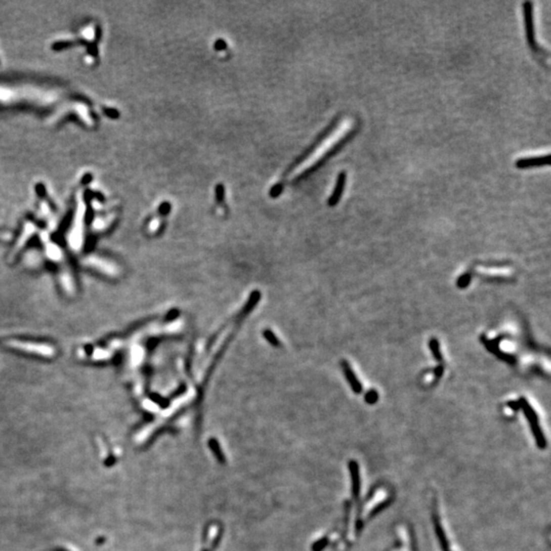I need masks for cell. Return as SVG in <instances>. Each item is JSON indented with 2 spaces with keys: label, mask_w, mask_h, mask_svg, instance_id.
Wrapping results in <instances>:
<instances>
[{
  "label": "cell",
  "mask_w": 551,
  "mask_h": 551,
  "mask_svg": "<svg viewBox=\"0 0 551 551\" xmlns=\"http://www.w3.org/2000/svg\"><path fill=\"white\" fill-rule=\"evenodd\" d=\"M508 406H510V407H512L513 409L517 410V409H518V408L520 407V404H519V402H518V401H512V402H510V403H508Z\"/></svg>",
  "instance_id": "cell-13"
},
{
  "label": "cell",
  "mask_w": 551,
  "mask_h": 551,
  "mask_svg": "<svg viewBox=\"0 0 551 551\" xmlns=\"http://www.w3.org/2000/svg\"><path fill=\"white\" fill-rule=\"evenodd\" d=\"M342 366H343V372H344V375L347 379V381L349 382L352 390L356 393V394H359L362 392V386L360 384V382L358 381V379L356 378V376L354 375L352 369L350 367L349 363L347 361H343L342 362Z\"/></svg>",
  "instance_id": "cell-7"
},
{
  "label": "cell",
  "mask_w": 551,
  "mask_h": 551,
  "mask_svg": "<svg viewBox=\"0 0 551 551\" xmlns=\"http://www.w3.org/2000/svg\"><path fill=\"white\" fill-rule=\"evenodd\" d=\"M470 282H471V275L465 274V275H463V276H461L459 278V280L457 282V286L459 288H465L469 285Z\"/></svg>",
  "instance_id": "cell-11"
},
{
  "label": "cell",
  "mask_w": 551,
  "mask_h": 551,
  "mask_svg": "<svg viewBox=\"0 0 551 551\" xmlns=\"http://www.w3.org/2000/svg\"><path fill=\"white\" fill-rule=\"evenodd\" d=\"M518 402H519L520 407L523 409L526 417L528 418V420L530 422L531 430H532V432L534 434V437L537 440L538 446L541 447V448H544L545 445H546V441H545L544 435H543V433L541 431V428L539 426V420H538V416H537L536 412L534 411L533 407L529 404V402L524 397H522Z\"/></svg>",
  "instance_id": "cell-2"
},
{
  "label": "cell",
  "mask_w": 551,
  "mask_h": 551,
  "mask_svg": "<svg viewBox=\"0 0 551 551\" xmlns=\"http://www.w3.org/2000/svg\"><path fill=\"white\" fill-rule=\"evenodd\" d=\"M84 264L88 267H91L93 269H96L99 272L111 274L112 273V267L107 263V261L103 260L102 258L91 256L84 260Z\"/></svg>",
  "instance_id": "cell-6"
},
{
  "label": "cell",
  "mask_w": 551,
  "mask_h": 551,
  "mask_svg": "<svg viewBox=\"0 0 551 551\" xmlns=\"http://www.w3.org/2000/svg\"><path fill=\"white\" fill-rule=\"evenodd\" d=\"M523 13H524V22H525V29H526V36L529 42V45L531 46L532 50L536 53H539L543 55L542 49L539 47V45L536 42L535 38V27H534V20H533V5L532 3H525L523 5Z\"/></svg>",
  "instance_id": "cell-3"
},
{
  "label": "cell",
  "mask_w": 551,
  "mask_h": 551,
  "mask_svg": "<svg viewBox=\"0 0 551 551\" xmlns=\"http://www.w3.org/2000/svg\"><path fill=\"white\" fill-rule=\"evenodd\" d=\"M264 336L272 345H274V346H279L280 345L279 339L276 337V335L271 330L264 331Z\"/></svg>",
  "instance_id": "cell-9"
},
{
  "label": "cell",
  "mask_w": 551,
  "mask_h": 551,
  "mask_svg": "<svg viewBox=\"0 0 551 551\" xmlns=\"http://www.w3.org/2000/svg\"><path fill=\"white\" fill-rule=\"evenodd\" d=\"M9 346L19 349L28 353L45 356V357H52L55 354V348L48 344H42V343H35V342H28V341H20V340H11L7 343Z\"/></svg>",
  "instance_id": "cell-1"
},
{
  "label": "cell",
  "mask_w": 551,
  "mask_h": 551,
  "mask_svg": "<svg viewBox=\"0 0 551 551\" xmlns=\"http://www.w3.org/2000/svg\"><path fill=\"white\" fill-rule=\"evenodd\" d=\"M345 183H346V173L341 172L337 177L335 189H334L331 197L328 200L329 206H335L339 202V200L341 199V196L343 194V191H344Z\"/></svg>",
  "instance_id": "cell-5"
},
{
  "label": "cell",
  "mask_w": 551,
  "mask_h": 551,
  "mask_svg": "<svg viewBox=\"0 0 551 551\" xmlns=\"http://www.w3.org/2000/svg\"><path fill=\"white\" fill-rule=\"evenodd\" d=\"M547 164H549V154L533 156V157H524L516 161V166L521 169L537 167V166H542Z\"/></svg>",
  "instance_id": "cell-4"
},
{
  "label": "cell",
  "mask_w": 551,
  "mask_h": 551,
  "mask_svg": "<svg viewBox=\"0 0 551 551\" xmlns=\"http://www.w3.org/2000/svg\"><path fill=\"white\" fill-rule=\"evenodd\" d=\"M378 398H379V395H378L377 391L374 390V389H373V390H369V391H367V393L365 394V400H366L367 403H370V404L376 403L377 400H378Z\"/></svg>",
  "instance_id": "cell-10"
},
{
  "label": "cell",
  "mask_w": 551,
  "mask_h": 551,
  "mask_svg": "<svg viewBox=\"0 0 551 551\" xmlns=\"http://www.w3.org/2000/svg\"><path fill=\"white\" fill-rule=\"evenodd\" d=\"M443 372H444V369H443V366H442V365H439V366L437 367V369L435 370V376H436V377H438V378H440V377L442 376Z\"/></svg>",
  "instance_id": "cell-12"
},
{
  "label": "cell",
  "mask_w": 551,
  "mask_h": 551,
  "mask_svg": "<svg viewBox=\"0 0 551 551\" xmlns=\"http://www.w3.org/2000/svg\"><path fill=\"white\" fill-rule=\"evenodd\" d=\"M429 345H430V348H431V351H432V354L434 356V358L437 360V361H441L442 360V354L440 352V345H439V341L435 338L431 339L430 343H429Z\"/></svg>",
  "instance_id": "cell-8"
}]
</instances>
